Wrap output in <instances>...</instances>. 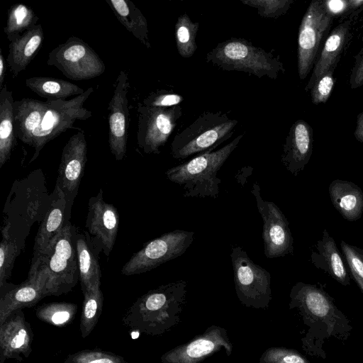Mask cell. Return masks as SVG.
<instances>
[{"label": "cell", "instance_id": "cell-1", "mask_svg": "<svg viewBox=\"0 0 363 363\" xmlns=\"http://www.w3.org/2000/svg\"><path fill=\"white\" fill-rule=\"evenodd\" d=\"M92 87L69 100L39 101L23 98L14 101L15 134L22 143L34 148L30 163L44 146L61 133L74 128L77 121H86L92 112L84 107Z\"/></svg>", "mask_w": 363, "mask_h": 363}, {"label": "cell", "instance_id": "cell-2", "mask_svg": "<svg viewBox=\"0 0 363 363\" xmlns=\"http://www.w3.org/2000/svg\"><path fill=\"white\" fill-rule=\"evenodd\" d=\"M186 286L185 280H179L150 290L128 309L123 324L150 335L164 334L180 322Z\"/></svg>", "mask_w": 363, "mask_h": 363}, {"label": "cell", "instance_id": "cell-3", "mask_svg": "<svg viewBox=\"0 0 363 363\" xmlns=\"http://www.w3.org/2000/svg\"><path fill=\"white\" fill-rule=\"evenodd\" d=\"M244 134L238 135L217 150L196 155L186 162L171 167L164 173L167 178L182 187L184 197L218 198L221 180L217 174Z\"/></svg>", "mask_w": 363, "mask_h": 363}, {"label": "cell", "instance_id": "cell-4", "mask_svg": "<svg viewBox=\"0 0 363 363\" xmlns=\"http://www.w3.org/2000/svg\"><path fill=\"white\" fill-rule=\"evenodd\" d=\"M206 60L223 70L243 72L258 78L277 79L285 72L279 55L245 38H231L218 43L206 54Z\"/></svg>", "mask_w": 363, "mask_h": 363}, {"label": "cell", "instance_id": "cell-5", "mask_svg": "<svg viewBox=\"0 0 363 363\" xmlns=\"http://www.w3.org/2000/svg\"><path fill=\"white\" fill-rule=\"evenodd\" d=\"M238 124L222 111H205L193 123L175 135L170 145L172 157L184 160L190 156L214 151L234 134Z\"/></svg>", "mask_w": 363, "mask_h": 363}, {"label": "cell", "instance_id": "cell-6", "mask_svg": "<svg viewBox=\"0 0 363 363\" xmlns=\"http://www.w3.org/2000/svg\"><path fill=\"white\" fill-rule=\"evenodd\" d=\"M76 230V227L67 220L42 257L34 263H38L45 271L46 296L69 292L79 279L75 247Z\"/></svg>", "mask_w": 363, "mask_h": 363}, {"label": "cell", "instance_id": "cell-7", "mask_svg": "<svg viewBox=\"0 0 363 363\" xmlns=\"http://www.w3.org/2000/svg\"><path fill=\"white\" fill-rule=\"evenodd\" d=\"M230 258L239 301L246 307L267 308L272 300L269 272L255 263L240 246H232Z\"/></svg>", "mask_w": 363, "mask_h": 363}, {"label": "cell", "instance_id": "cell-8", "mask_svg": "<svg viewBox=\"0 0 363 363\" xmlns=\"http://www.w3.org/2000/svg\"><path fill=\"white\" fill-rule=\"evenodd\" d=\"M194 233L174 230L145 242L124 264L121 273L125 276L139 274L176 259L185 253L191 245Z\"/></svg>", "mask_w": 363, "mask_h": 363}, {"label": "cell", "instance_id": "cell-9", "mask_svg": "<svg viewBox=\"0 0 363 363\" xmlns=\"http://www.w3.org/2000/svg\"><path fill=\"white\" fill-rule=\"evenodd\" d=\"M47 65L58 69L66 77L74 81L91 79L103 74L104 61L82 39L69 37L48 55Z\"/></svg>", "mask_w": 363, "mask_h": 363}, {"label": "cell", "instance_id": "cell-10", "mask_svg": "<svg viewBox=\"0 0 363 363\" xmlns=\"http://www.w3.org/2000/svg\"><path fill=\"white\" fill-rule=\"evenodd\" d=\"M289 308L299 310L305 324L310 326L311 333L317 321L325 324L330 335L345 332L340 329V321H346L342 314L333 304V298L315 285L297 282L290 292Z\"/></svg>", "mask_w": 363, "mask_h": 363}, {"label": "cell", "instance_id": "cell-11", "mask_svg": "<svg viewBox=\"0 0 363 363\" xmlns=\"http://www.w3.org/2000/svg\"><path fill=\"white\" fill-rule=\"evenodd\" d=\"M137 143L146 154H160L182 116L180 105L168 108L138 104Z\"/></svg>", "mask_w": 363, "mask_h": 363}, {"label": "cell", "instance_id": "cell-12", "mask_svg": "<svg viewBox=\"0 0 363 363\" xmlns=\"http://www.w3.org/2000/svg\"><path fill=\"white\" fill-rule=\"evenodd\" d=\"M333 17L323 0L311 1L304 13L298 35V72L304 79L313 68L320 43L330 30Z\"/></svg>", "mask_w": 363, "mask_h": 363}, {"label": "cell", "instance_id": "cell-13", "mask_svg": "<svg viewBox=\"0 0 363 363\" xmlns=\"http://www.w3.org/2000/svg\"><path fill=\"white\" fill-rule=\"evenodd\" d=\"M251 192L263 220L262 237L266 257L272 259L293 255L294 238L286 217L277 204L262 198L257 182L254 183Z\"/></svg>", "mask_w": 363, "mask_h": 363}, {"label": "cell", "instance_id": "cell-14", "mask_svg": "<svg viewBox=\"0 0 363 363\" xmlns=\"http://www.w3.org/2000/svg\"><path fill=\"white\" fill-rule=\"evenodd\" d=\"M87 143L84 131L79 130L68 140L62 152L55 186L66 200V220L69 217L87 161Z\"/></svg>", "mask_w": 363, "mask_h": 363}, {"label": "cell", "instance_id": "cell-15", "mask_svg": "<svg viewBox=\"0 0 363 363\" xmlns=\"http://www.w3.org/2000/svg\"><path fill=\"white\" fill-rule=\"evenodd\" d=\"M47 275L38 263L30 265L28 278L18 285L6 283L0 287V325L13 313L30 308L46 296Z\"/></svg>", "mask_w": 363, "mask_h": 363}, {"label": "cell", "instance_id": "cell-16", "mask_svg": "<svg viewBox=\"0 0 363 363\" xmlns=\"http://www.w3.org/2000/svg\"><path fill=\"white\" fill-rule=\"evenodd\" d=\"M85 227L98 252L108 257L118 231L119 216L116 208L104 200L102 189L89 200Z\"/></svg>", "mask_w": 363, "mask_h": 363}, {"label": "cell", "instance_id": "cell-17", "mask_svg": "<svg viewBox=\"0 0 363 363\" xmlns=\"http://www.w3.org/2000/svg\"><path fill=\"white\" fill-rule=\"evenodd\" d=\"M128 76L121 70L115 82V88L108 104V145L117 161L122 160L127 151L129 125L128 92Z\"/></svg>", "mask_w": 363, "mask_h": 363}, {"label": "cell", "instance_id": "cell-18", "mask_svg": "<svg viewBox=\"0 0 363 363\" xmlns=\"http://www.w3.org/2000/svg\"><path fill=\"white\" fill-rule=\"evenodd\" d=\"M224 348L228 356L233 350L225 328L211 325L203 333L184 344L166 352L161 357L162 363H200L206 357Z\"/></svg>", "mask_w": 363, "mask_h": 363}, {"label": "cell", "instance_id": "cell-19", "mask_svg": "<svg viewBox=\"0 0 363 363\" xmlns=\"http://www.w3.org/2000/svg\"><path fill=\"white\" fill-rule=\"evenodd\" d=\"M33 333L23 309L13 313L0 325V363L13 359L22 362L32 351Z\"/></svg>", "mask_w": 363, "mask_h": 363}, {"label": "cell", "instance_id": "cell-20", "mask_svg": "<svg viewBox=\"0 0 363 363\" xmlns=\"http://www.w3.org/2000/svg\"><path fill=\"white\" fill-rule=\"evenodd\" d=\"M313 128L299 119L291 126L285 143L281 162L294 176L299 174L309 162L313 152Z\"/></svg>", "mask_w": 363, "mask_h": 363}, {"label": "cell", "instance_id": "cell-21", "mask_svg": "<svg viewBox=\"0 0 363 363\" xmlns=\"http://www.w3.org/2000/svg\"><path fill=\"white\" fill-rule=\"evenodd\" d=\"M51 196L50 207L40 223L35 238L31 264H34L42 257L52 240L67 222L65 194L55 186Z\"/></svg>", "mask_w": 363, "mask_h": 363}, {"label": "cell", "instance_id": "cell-22", "mask_svg": "<svg viewBox=\"0 0 363 363\" xmlns=\"http://www.w3.org/2000/svg\"><path fill=\"white\" fill-rule=\"evenodd\" d=\"M351 21L337 25L326 39L321 54L316 62L305 91H311L318 79L331 69H335L350 36Z\"/></svg>", "mask_w": 363, "mask_h": 363}, {"label": "cell", "instance_id": "cell-23", "mask_svg": "<svg viewBox=\"0 0 363 363\" xmlns=\"http://www.w3.org/2000/svg\"><path fill=\"white\" fill-rule=\"evenodd\" d=\"M315 249L311 255L312 264L342 285H350V278L336 242L326 229L323 230L322 237L318 240Z\"/></svg>", "mask_w": 363, "mask_h": 363}, {"label": "cell", "instance_id": "cell-24", "mask_svg": "<svg viewBox=\"0 0 363 363\" xmlns=\"http://www.w3.org/2000/svg\"><path fill=\"white\" fill-rule=\"evenodd\" d=\"M44 33L40 24L22 33L9 45L6 59L13 77L25 70L42 47Z\"/></svg>", "mask_w": 363, "mask_h": 363}, {"label": "cell", "instance_id": "cell-25", "mask_svg": "<svg viewBox=\"0 0 363 363\" xmlns=\"http://www.w3.org/2000/svg\"><path fill=\"white\" fill-rule=\"evenodd\" d=\"M328 191L332 203L347 220L359 219L363 213V191L354 183L335 179L329 185Z\"/></svg>", "mask_w": 363, "mask_h": 363}, {"label": "cell", "instance_id": "cell-26", "mask_svg": "<svg viewBox=\"0 0 363 363\" xmlns=\"http://www.w3.org/2000/svg\"><path fill=\"white\" fill-rule=\"evenodd\" d=\"M75 247L79 271V281L82 293L101 285V271L99 262V252L87 233H75Z\"/></svg>", "mask_w": 363, "mask_h": 363}, {"label": "cell", "instance_id": "cell-27", "mask_svg": "<svg viewBox=\"0 0 363 363\" xmlns=\"http://www.w3.org/2000/svg\"><path fill=\"white\" fill-rule=\"evenodd\" d=\"M14 100L6 84L0 90V168L10 159L16 145Z\"/></svg>", "mask_w": 363, "mask_h": 363}, {"label": "cell", "instance_id": "cell-28", "mask_svg": "<svg viewBox=\"0 0 363 363\" xmlns=\"http://www.w3.org/2000/svg\"><path fill=\"white\" fill-rule=\"evenodd\" d=\"M119 22L147 48H150L147 21L130 0H106Z\"/></svg>", "mask_w": 363, "mask_h": 363}, {"label": "cell", "instance_id": "cell-29", "mask_svg": "<svg viewBox=\"0 0 363 363\" xmlns=\"http://www.w3.org/2000/svg\"><path fill=\"white\" fill-rule=\"evenodd\" d=\"M26 85L33 92L47 100H64L82 94L85 90L68 81L48 77H33L26 79Z\"/></svg>", "mask_w": 363, "mask_h": 363}, {"label": "cell", "instance_id": "cell-30", "mask_svg": "<svg viewBox=\"0 0 363 363\" xmlns=\"http://www.w3.org/2000/svg\"><path fill=\"white\" fill-rule=\"evenodd\" d=\"M38 20L39 18L30 6L21 3L13 4L8 11L4 32L11 43L36 26Z\"/></svg>", "mask_w": 363, "mask_h": 363}, {"label": "cell", "instance_id": "cell-31", "mask_svg": "<svg viewBox=\"0 0 363 363\" xmlns=\"http://www.w3.org/2000/svg\"><path fill=\"white\" fill-rule=\"evenodd\" d=\"M83 294L79 329L82 337L85 338L93 331L102 313L104 295L101 285L95 286Z\"/></svg>", "mask_w": 363, "mask_h": 363}, {"label": "cell", "instance_id": "cell-32", "mask_svg": "<svg viewBox=\"0 0 363 363\" xmlns=\"http://www.w3.org/2000/svg\"><path fill=\"white\" fill-rule=\"evenodd\" d=\"M199 23L193 22L184 13L177 18L175 23V40L178 53L184 58L193 56L197 49L196 35Z\"/></svg>", "mask_w": 363, "mask_h": 363}, {"label": "cell", "instance_id": "cell-33", "mask_svg": "<svg viewBox=\"0 0 363 363\" xmlns=\"http://www.w3.org/2000/svg\"><path fill=\"white\" fill-rule=\"evenodd\" d=\"M77 306L72 303L52 302L43 303L35 309L38 319L56 327L71 323L76 315Z\"/></svg>", "mask_w": 363, "mask_h": 363}, {"label": "cell", "instance_id": "cell-34", "mask_svg": "<svg viewBox=\"0 0 363 363\" xmlns=\"http://www.w3.org/2000/svg\"><path fill=\"white\" fill-rule=\"evenodd\" d=\"M0 244V287L3 286L11 275L14 261L24 244L9 233L8 228H1Z\"/></svg>", "mask_w": 363, "mask_h": 363}, {"label": "cell", "instance_id": "cell-35", "mask_svg": "<svg viewBox=\"0 0 363 363\" xmlns=\"http://www.w3.org/2000/svg\"><path fill=\"white\" fill-rule=\"evenodd\" d=\"M64 363H127V362L122 356L95 348L70 354Z\"/></svg>", "mask_w": 363, "mask_h": 363}, {"label": "cell", "instance_id": "cell-36", "mask_svg": "<svg viewBox=\"0 0 363 363\" xmlns=\"http://www.w3.org/2000/svg\"><path fill=\"white\" fill-rule=\"evenodd\" d=\"M248 6L257 10L258 14L265 18H277L288 11L294 0H240Z\"/></svg>", "mask_w": 363, "mask_h": 363}, {"label": "cell", "instance_id": "cell-37", "mask_svg": "<svg viewBox=\"0 0 363 363\" xmlns=\"http://www.w3.org/2000/svg\"><path fill=\"white\" fill-rule=\"evenodd\" d=\"M340 247L352 276L363 293V250L344 240Z\"/></svg>", "mask_w": 363, "mask_h": 363}, {"label": "cell", "instance_id": "cell-38", "mask_svg": "<svg viewBox=\"0 0 363 363\" xmlns=\"http://www.w3.org/2000/svg\"><path fill=\"white\" fill-rule=\"evenodd\" d=\"M259 363H310L298 351L283 347H271L261 355Z\"/></svg>", "mask_w": 363, "mask_h": 363}, {"label": "cell", "instance_id": "cell-39", "mask_svg": "<svg viewBox=\"0 0 363 363\" xmlns=\"http://www.w3.org/2000/svg\"><path fill=\"white\" fill-rule=\"evenodd\" d=\"M335 69H331L322 75L311 90L313 104H325L329 99L335 84L333 72Z\"/></svg>", "mask_w": 363, "mask_h": 363}, {"label": "cell", "instance_id": "cell-40", "mask_svg": "<svg viewBox=\"0 0 363 363\" xmlns=\"http://www.w3.org/2000/svg\"><path fill=\"white\" fill-rule=\"evenodd\" d=\"M184 97L174 92L160 89L151 92L143 101V104L149 107L168 108L179 105Z\"/></svg>", "mask_w": 363, "mask_h": 363}, {"label": "cell", "instance_id": "cell-41", "mask_svg": "<svg viewBox=\"0 0 363 363\" xmlns=\"http://www.w3.org/2000/svg\"><path fill=\"white\" fill-rule=\"evenodd\" d=\"M363 85V51L355 56V62L350 77L351 89H357Z\"/></svg>", "mask_w": 363, "mask_h": 363}, {"label": "cell", "instance_id": "cell-42", "mask_svg": "<svg viewBox=\"0 0 363 363\" xmlns=\"http://www.w3.org/2000/svg\"><path fill=\"white\" fill-rule=\"evenodd\" d=\"M327 12L333 18L350 11L348 0L323 1Z\"/></svg>", "mask_w": 363, "mask_h": 363}, {"label": "cell", "instance_id": "cell-43", "mask_svg": "<svg viewBox=\"0 0 363 363\" xmlns=\"http://www.w3.org/2000/svg\"><path fill=\"white\" fill-rule=\"evenodd\" d=\"M355 138L363 143V111L357 118V125L354 133Z\"/></svg>", "mask_w": 363, "mask_h": 363}, {"label": "cell", "instance_id": "cell-44", "mask_svg": "<svg viewBox=\"0 0 363 363\" xmlns=\"http://www.w3.org/2000/svg\"><path fill=\"white\" fill-rule=\"evenodd\" d=\"M6 71V60L4 58L2 50L0 48V86L1 89L4 86L3 84Z\"/></svg>", "mask_w": 363, "mask_h": 363}, {"label": "cell", "instance_id": "cell-45", "mask_svg": "<svg viewBox=\"0 0 363 363\" xmlns=\"http://www.w3.org/2000/svg\"><path fill=\"white\" fill-rule=\"evenodd\" d=\"M350 11L363 7V0H348Z\"/></svg>", "mask_w": 363, "mask_h": 363}]
</instances>
